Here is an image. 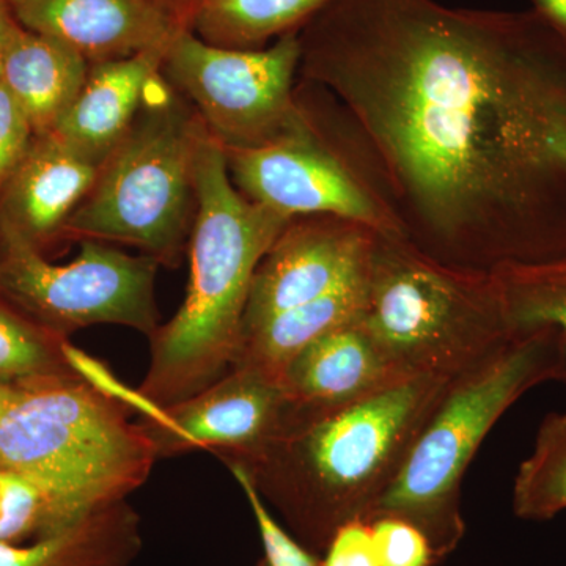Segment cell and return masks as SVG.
<instances>
[{
    "label": "cell",
    "instance_id": "1",
    "mask_svg": "<svg viewBox=\"0 0 566 566\" xmlns=\"http://www.w3.org/2000/svg\"><path fill=\"white\" fill-rule=\"evenodd\" d=\"M297 39L308 120L417 251L566 259V36L536 11L331 0Z\"/></svg>",
    "mask_w": 566,
    "mask_h": 566
},
{
    "label": "cell",
    "instance_id": "2",
    "mask_svg": "<svg viewBox=\"0 0 566 566\" xmlns=\"http://www.w3.org/2000/svg\"><path fill=\"white\" fill-rule=\"evenodd\" d=\"M450 379L411 376L329 411L289 403L281 427L262 446L216 457L243 468L290 532L322 556L338 527L367 521Z\"/></svg>",
    "mask_w": 566,
    "mask_h": 566
},
{
    "label": "cell",
    "instance_id": "3",
    "mask_svg": "<svg viewBox=\"0 0 566 566\" xmlns=\"http://www.w3.org/2000/svg\"><path fill=\"white\" fill-rule=\"evenodd\" d=\"M196 188L188 292L174 318L150 335V365L139 387L161 408L200 392L232 367L253 274L293 221L238 191L226 153L207 128L197 147Z\"/></svg>",
    "mask_w": 566,
    "mask_h": 566
},
{
    "label": "cell",
    "instance_id": "4",
    "mask_svg": "<svg viewBox=\"0 0 566 566\" xmlns=\"http://www.w3.org/2000/svg\"><path fill=\"white\" fill-rule=\"evenodd\" d=\"M129 412L76 371L13 382L0 411V471L39 486L59 528L73 526L151 474L158 450Z\"/></svg>",
    "mask_w": 566,
    "mask_h": 566
},
{
    "label": "cell",
    "instance_id": "5",
    "mask_svg": "<svg viewBox=\"0 0 566 566\" xmlns=\"http://www.w3.org/2000/svg\"><path fill=\"white\" fill-rule=\"evenodd\" d=\"M560 375L556 333L536 327L516 331L453 376L367 521L403 517L428 536L442 562L452 556L465 535L461 486L480 446L524 394L560 381Z\"/></svg>",
    "mask_w": 566,
    "mask_h": 566
},
{
    "label": "cell",
    "instance_id": "6",
    "mask_svg": "<svg viewBox=\"0 0 566 566\" xmlns=\"http://www.w3.org/2000/svg\"><path fill=\"white\" fill-rule=\"evenodd\" d=\"M359 322L406 376L453 378L516 333L493 273L438 262L397 233H375Z\"/></svg>",
    "mask_w": 566,
    "mask_h": 566
},
{
    "label": "cell",
    "instance_id": "7",
    "mask_svg": "<svg viewBox=\"0 0 566 566\" xmlns=\"http://www.w3.org/2000/svg\"><path fill=\"white\" fill-rule=\"evenodd\" d=\"M203 123L161 73L139 114L99 167L91 192L63 227V240L112 241L177 266L197 214L196 156Z\"/></svg>",
    "mask_w": 566,
    "mask_h": 566
},
{
    "label": "cell",
    "instance_id": "8",
    "mask_svg": "<svg viewBox=\"0 0 566 566\" xmlns=\"http://www.w3.org/2000/svg\"><path fill=\"white\" fill-rule=\"evenodd\" d=\"M150 255H129L81 241L73 262L54 264L43 251L0 223V296L52 333L69 338L93 324H118L150 335L159 327Z\"/></svg>",
    "mask_w": 566,
    "mask_h": 566
},
{
    "label": "cell",
    "instance_id": "9",
    "mask_svg": "<svg viewBox=\"0 0 566 566\" xmlns=\"http://www.w3.org/2000/svg\"><path fill=\"white\" fill-rule=\"evenodd\" d=\"M300 62L297 32L259 50H229L186 29L167 48L161 71L223 150H244L305 120L296 95Z\"/></svg>",
    "mask_w": 566,
    "mask_h": 566
},
{
    "label": "cell",
    "instance_id": "10",
    "mask_svg": "<svg viewBox=\"0 0 566 566\" xmlns=\"http://www.w3.org/2000/svg\"><path fill=\"white\" fill-rule=\"evenodd\" d=\"M223 153L238 191L260 207L290 219L335 216L375 232L397 233L385 208L307 114L297 128L270 144Z\"/></svg>",
    "mask_w": 566,
    "mask_h": 566
},
{
    "label": "cell",
    "instance_id": "11",
    "mask_svg": "<svg viewBox=\"0 0 566 566\" xmlns=\"http://www.w3.org/2000/svg\"><path fill=\"white\" fill-rule=\"evenodd\" d=\"M375 233L368 227L335 216L293 219L256 266L241 337L364 271Z\"/></svg>",
    "mask_w": 566,
    "mask_h": 566
},
{
    "label": "cell",
    "instance_id": "12",
    "mask_svg": "<svg viewBox=\"0 0 566 566\" xmlns=\"http://www.w3.org/2000/svg\"><path fill=\"white\" fill-rule=\"evenodd\" d=\"M289 397L277 379L248 367H230L212 385L167 406L161 424L142 422L158 457L193 449L240 455L266 442L281 427Z\"/></svg>",
    "mask_w": 566,
    "mask_h": 566
},
{
    "label": "cell",
    "instance_id": "13",
    "mask_svg": "<svg viewBox=\"0 0 566 566\" xmlns=\"http://www.w3.org/2000/svg\"><path fill=\"white\" fill-rule=\"evenodd\" d=\"M14 21L69 44L88 63L169 48L186 28L153 0H10Z\"/></svg>",
    "mask_w": 566,
    "mask_h": 566
},
{
    "label": "cell",
    "instance_id": "14",
    "mask_svg": "<svg viewBox=\"0 0 566 566\" xmlns=\"http://www.w3.org/2000/svg\"><path fill=\"white\" fill-rule=\"evenodd\" d=\"M99 164L54 133L33 137L31 147L0 192V223L43 251L85 199Z\"/></svg>",
    "mask_w": 566,
    "mask_h": 566
},
{
    "label": "cell",
    "instance_id": "15",
    "mask_svg": "<svg viewBox=\"0 0 566 566\" xmlns=\"http://www.w3.org/2000/svg\"><path fill=\"white\" fill-rule=\"evenodd\" d=\"M408 378L411 376L387 359L357 318L297 354L281 382L290 403L329 411L359 403Z\"/></svg>",
    "mask_w": 566,
    "mask_h": 566
},
{
    "label": "cell",
    "instance_id": "16",
    "mask_svg": "<svg viewBox=\"0 0 566 566\" xmlns=\"http://www.w3.org/2000/svg\"><path fill=\"white\" fill-rule=\"evenodd\" d=\"M166 52L164 48L91 63L80 95L51 133L103 166L136 120L148 85L161 73Z\"/></svg>",
    "mask_w": 566,
    "mask_h": 566
},
{
    "label": "cell",
    "instance_id": "17",
    "mask_svg": "<svg viewBox=\"0 0 566 566\" xmlns=\"http://www.w3.org/2000/svg\"><path fill=\"white\" fill-rule=\"evenodd\" d=\"M91 63L69 44L14 24L0 54V81L35 136L55 128L87 80Z\"/></svg>",
    "mask_w": 566,
    "mask_h": 566
},
{
    "label": "cell",
    "instance_id": "18",
    "mask_svg": "<svg viewBox=\"0 0 566 566\" xmlns=\"http://www.w3.org/2000/svg\"><path fill=\"white\" fill-rule=\"evenodd\" d=\"M367 270L368 263L364 271L337 289L282 312L244 334L232 367L253 368L282 381L289 364L316 338L359 318L367 294Z\"/></svg>",
    "mask_w": 566,
    "mask_h": 566
},
{
    "label": "cell",
    "instance_id": "19",
    "mask_svg": "<svg viewBox=\"0 0 566 566\" xmlns=\"http://www.w3.org/2000/svg\"><path fill=\"white\" fill-rule=\"evenodd\" d=\"M142 542L140 517L122 501L29 545L0 542V566H132Z\"/></svg>",
    "mask_w": 566,
    "mask_h": 566
},
{
    "label": "cell",
    "instance_id": "20",
    "mask_svg": "<svg viewBox=\"0 0 566 566\" xmlns=\"http://www.w3.org/2000/svg\"><path fill=\"white\" fill-rule=\"evenodd\" d=\"M331 0H205L191 31L208 44L259 50L303 29Z\"/></svg>",
    "mask_w": 566,
    "mask_h": 566
},
{
    "label": "cell",
    "instance_id": "21",
    "mask_svg": "<svg viewBox=\"0 0 566 566\" xmlns=\"http://www.w3.org/2000/svg\"><path fill=\"white\" fill-rule=\"evenodd\" d=\"M513 331L549 327L557 335L562 357L560 381L566 385V259L536 264H512L494 273Z\"/></svg>",
    "mask_w": 566,
    "mask_h": 566
},
{
    "label": "cell",
    "instance_id": "22",
    "mask_svg": "<svg viewBox=\"0 0 566 566\" xmlns=\"http://www.w3.org/2000/svg\"><path fill=\"white\" fill-rule=\"evenodd\" d=\"M566 510V412H551L531 455L517 468L513 512L520 520L549 521Z\"/></svg>",
    "mask_w": 566,
    "mask_h": 566
},
{
    "label": "cell",
    "instance_id": "23",
    "mask_svg": "<svg viewBox=\"0 0 566 566\" xmlns=\"http://www.w3.org/2000/svg\"><path fill=\"white\" fill-rule=\"evenodd\" d=\"M66 340L0 296V386L74 371L63 354Z\"/></svg>",
    "mask_w": 566,
    "mask_h": 566
},
{
    "label": "cell",
    "instance_id": "24",
    "mask_svg": "<svg viewBox=\"0 0 566 566\" xmlns=\"http://www.w3.org/2000/svg\"><path fill=\"white\" fill-rule=\"evenodd\" d=\"M241 486L251 506L264 551L262 560L266 566H319V556L305 547L300 539L275 520L270 505L253 485L251 476L237 464H226Z\"/></svg>",
    "mask_w": 566,
    "mask_h": 566
},
{
    "label": "cell",
    "instance_id": "25",
    "mask_svg": "<svg viewBox=\"0 0 566 566\" xmlns=\"http://www.w3.org/2000/svg\"><path fill=\"white\" fill-rule=\"evenodd\" d=\"M379 566H439L442 564L428 536L398 516L368 521Z\"/></svg>",
    "mask_w": 566,
    "mask_h": 566
},
{
    "label": "cell",
    "instance_id": "26",
    "mask_svg": "<svg viewBox=\"0 0 566 566\" xmlns=\"http://www.w3.org/2000/svg\"><path fill=\"white\" fill-rule=\"evenodd\" d=\"M33 137L28 115L0 81V192L20 166Z\"/></svg>",
    "mask_w": 566,
    "mask_h": 566
},
{
    "label": "cell",
    "instance_id": "27",
    "mask_svg": "<svg viewBox=\"0 0 566 566\" xmlns=\"http://www.w3.org/2000/svg\"><path fill=\"white\" fill-rule=\"evenodd\" d=\"M319 566H379L368 521L353 520L338 527L319 556Z\"/></svg>",
    "mask_w": 566,
    "mask_h": 566
},
{
    "label": "cell",
    "instance_id": "28",
    "mask_svg": "<svg viewBox=\"0 0 566 566\" xmlns=\"http://www.w3.org/2000/svg\"><path fill=\"white\" fill-rule=\"evenodd\" d=\"M159 9L166 11L182 28L191 29L197 10L202 7L205 0H153Z\"/></svg>",
    "mask_w": 566,
    "mask_h": 566
},
{
    "label": "cell",
    "instance_id": "29",
    "mask_svg": "<svg viewBox=\"0 0 566 566\" xmlns=\"http://www.w3.org/2000/svg\"><path fill=\"white\" fill-rule=\"evenodd\" d=\"M536 13L566 36V0H532Z\"/></svg>",
    "mask_w": 566,
    "mask_h": 566
},
{
    "label": "cell",
    "instance_id": "30",
    "mask_svg": "<svg viewBox=\"0 0 566 566\" xmlns=\"http://www.w3.org/2000/svg\"><path fill=\"white\" fill-rule=\"evenodd\" d=\"M13 13L10 9V0H0V54H2L3 44L9 39L11 29L14 28Z\"/></svg>",
    "mask_w": 566,
    "mask_h": 566
},
{
    "label": "cell",
    "instance_id": "31",
    "mask_svg": "<svg viewBox=\"0 0 566 566\" xmlns=\"http://www.w3.org/2000/svg\"><path fill=\"white\" fill-rule=\"evenodd\" d=\"M11 472L0 471V524L6 516L7 502H9Z\"/></svg>",
    "mask_w": 566,
    "mask_h": 566
},
{
    "label": "cell",
    "instance_id": "32",
    "mask_svg": "<svg viewBox=\"0 0 566 566\" xmlns=\"http://www.w3.org/2000/svg\"><path fill=\"white\" fill-rule=\"evenodd\" d=\"M11 385L0 386V411H2L3 406H6L7 400L10 397Z\"/></svg>",
    "mask_w": 566,
    "mask_h": 566
},
{
    "label": "cell",
    "instance_id": "33",
    "mask_svg": "<svg viewBox=\"0 0 566 566\" xmlns=\"http://www.w3.org/2000/svg\"><path fill=\"white\" fill-rule=\"evenodd\" d=\"M255 566H266V565H264L263 560H260L259 564H256Z\"/></svg>",
    "mask_w": 566,
    "mask_h": 566
}]
</instances>
